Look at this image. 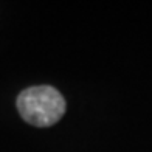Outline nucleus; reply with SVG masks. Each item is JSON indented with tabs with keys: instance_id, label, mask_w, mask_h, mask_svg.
I'll use <instances>...</instances> for the list:
<instances>
[{
	"instance_id": "obj_1",
	"label": "nucleus",
	"mask_w": 152,
	"mask_h": 152,
	"mask_svg": "<svg viewBox=\"0 0 152 152\" xmlns=\"http://www.w3.org/2000/svg\"><path fill=\"white\" fill-rule=\"evenodd\" d=\"M17 110L31 126L50 127L65 113V99L51 86H34L19 93Z\"/></svg>"
}]
</instances>
